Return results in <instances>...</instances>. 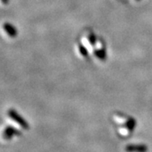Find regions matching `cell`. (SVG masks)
<instances>
[{
    "instance_id": "2",
    "label": "cell",
    "mask_w": 152,
    "mask_h": 152,
    "mask_svg": "<svg viewBox=\"0 0 152 152\" xmlns=\"http://www.w3.org/2000/svg\"><path fill=\"white\" fill-rule=\"evenodd\" d=\"M4 30H5V31L7 32V34H8L9 36H10V37H15L17 34L15 28L14 27V26H12L10 25L9 23H6L5 25L4 26Z\"/></svg>"
},
{
    "instance_id": "1",
    "label": "cell",
    "mask_w": 152,
    "mask_h": 152,
    "mask_svg": "<svg viewBox=\"0 0 152 152\" xmlns=\"http://www.w3.org/2000/svg\"><path fill=\"white\" fill-rule=\"evenodd\" d=\"M9 115H10V117L12 119L14 120V121H15L16 123H18L21 126L22 128L26 129L28 127L27 125H26V122L22 119L21 118H20L15 111H10V112L9 113Z\"/></svg>"
},
{
    "instance_id": "3",
    "label": "cell",
    "mask_w": 152,
    "mask_h": 152,
    "mask_svg": "<svg viewBox=\"0 0 152 152\" xmlns=\"http://www.w3.org/2000/svg\"><path fill=\"white\" fill-rule=\"evenodd\" d=\"M127 150L129 151H145V148L143 146H137V147H134V146H132V147H128L127 148Z\"/></svg>"
}]
</instances>
